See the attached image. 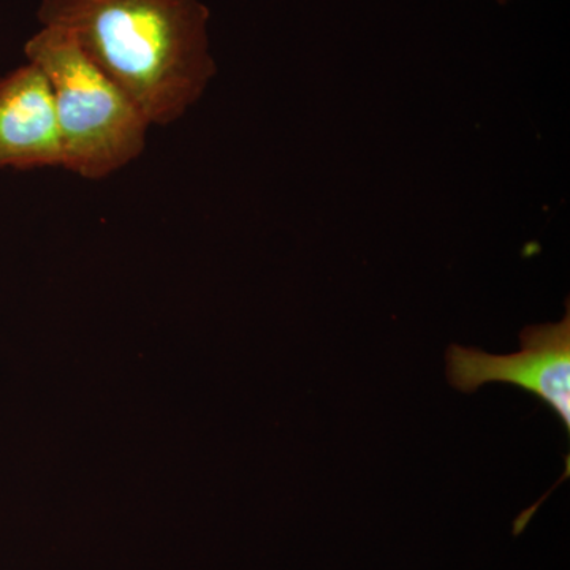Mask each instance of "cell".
I'll use <instances>...</instances> for the list:
<instances>
[{
	"instance_id": "cell-1",
	"label": "cell",
	"mask_w": 570,
	"mask_h": 570,
	"mask_svg": "<svg viewBox=\"0 0 570 570\" xmlns=\"http://www.w3.org/2000/svg\"><path fill=\"white\" fill-rule=\"evenodd\" d=\"M39 18L69 32L151 126L183 118L216 75L204 0H41Z\"/></svg>"
},
{
	"instance_id": "cell-4",
	"label": "cell",
	"mask_w": 570,
	"mask_h": 570,
	"mask_svg": "<svg viewBox=\"0 0 570 570\" xmlns=\"http://www.w3.org/2000/svg\"><path fill=\"white\" fill-rule=\"evenodd\" d=\"M62 167L61 134L47 75L28 62L0 78V168Z\"/></svg>"
},
{
	"instance_id": "cell-2",
	"label": "cell",
	"mask_w": 570,
	"mask_h": 570,
	"mask_svg": "<svg viewBox=\"0 0 570 570\" xmlns=\"http://www.w3.org/2000/svg\"><path fill=\"white\" fill-rule=\"evenodd\" d=\"M24 52L50 81L66 170L96 181L141 156L151 124L69 32L43 26Z\"/></svg>"
},
{
	"instance_id": "cell-5",
	"label": "cell",
	"mask_w": 570,
	"mask_h": 570,
	"mask_svg": "<svg viewBox=\"0 0 570 570\" xmlns=\"http://www.w3.org/2000/svg\"><path fill=\"white\" fill-rule=\"evenodd\" d=\"M499 2H505V0H499Z\"/></svg>"
},
{
	"instance_id": "cell-3",
	"label": "cell",
	"mask_w": 570,
	"mask_h": 570,
	"mask_svg": "<svg viewBox=\"0 0 570 570\" xmlns=\"http://www.w3.org/2000/svg\"><path fill=\"white\" fill-rule=\"evenodd\" d=\"M521 351L493 355L453 344L448 351L450 384L463 393L482 385H517L551 409L570 433V313L558 324L528 326L520 335Z\"/></svg>"
}]
</instances>
